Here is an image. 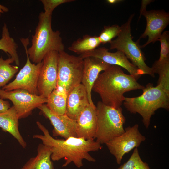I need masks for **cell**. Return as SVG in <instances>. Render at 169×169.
<instances>
[{"label": "cell", "instance_id": "6da1fadb", "mask_svg": "<svg viewBox=\"0 0 169 169\" xmlns=\"http://www.w3.org/2000/svg\"><path fill=\"white\" fill-rule=\"evenodd\" d=\"M36 124L43 134L35 135L33 138L40 140L43 144L50 148L52 161H58L64 158L65 161L62 167L73 163L77 168H80L83 166L84 159L95 162V159L89 152L98 151L103 148L101 144L94 139L87 140L73 136L64 139H55L40 122H36Z\"/></svg>", "mask_w": 169, "mask_h": 169}, {"label": "cell", "instance_id": "7a4b0ae2", "mask_svg": "<svg viewBox=\"0 0 169 169\" xmlns=\"http://www.w3.org/2000/svg\"><path fill=\"white\" fill-rule=\"evenodd\" d=\"M137 80L133 75L125 74L121 67L111 65L100 74L92 90L100 95L104 104L118 108L121 107L125 93L145 88Z\"/></svg>", "mask_w": 169, "mask_h": 169}, {"label": "cell", "instance_id": "3957f363", "mask_svg": "<svg viewBox=\"0 0 169 169\" xmlns=\"http://www.w3.org/2000/svg\"><path fill=\"white\" fill-rule=\"evenodd\" d=\"M38 18L35 33L32 36L31 45L27 51L30 61L35 64L42 62L48 53L53 51L59 52L65 49L60 32L52 29V15L42 11Z\"/></svg>", "mask_w": 169, "mask_h": 169}, {"label": "cell", "instance_id": "277c9868", "mask_svg": "<svg viewBox=\"0 0 169 169\" xmlns=\"http://www.w3.org/2000/svg\"><path fill=\"white\" fill-rule=\"evenodd\" d=\"M140 96L133 97H125L123 105L131 113L139 114L142 118L145 127L148 129L151 118L159 108L169 109V94L160 86H154L152 84H147Z\"/></svg>", "mask_w": 169, "mask_h": 169}, {"label": "cell", "instance_id": "5b68a950", "mask_svg": "<svg viewBox=\"0 0 169 169\" xmlns=\"http://www.w3.org/2000/svg\"><path fill=\"white\" fill-rule=\"evenodd\" d=\"M96 106L97 127L94 139L100 144H105L123 133L126 119L121 107L115 108L98 102Z\"/></svg>", "mask_w": 169, "mask_h": 169}, {"label": "cell", "instance_id": "8992f818", "mask_svg": "<svg viewBox=\"0 0 169 169\" xmlns=\"http://www.w3.org/2000/svg\"><path fill=\"white\" fill-rule=\"evenodd\" d=\"M134 14L131 15L127 21L120 27L121 30L117 38L111 40L110 49H116L123 53L131 63L141 70L144 74L154 77V73L151 68L145 63L146 58L141 49L140 40L134 42L131 33V23Z\"/></svg>", "mask_w": 169, "mask_h": 169}, {"label": "cell", "instance_id": "52a82bcc", "mask_svg": "<svg viewBox=\"0 0 169 169\" xmlns=\"http://www.w3.org/2000/svg\"><path fill=\"white\" fill-rule=\"evenodd\" d=\"M83 59L70 55L64 51L59 52L57 87L64 89L67 93L81 83Z\"/></svg>", "mask_w": 169, "mask_h": 169}, {"label": "cell", "instance_id": "ba28073f", "mask_svg": "<svg viewBox=\"0 0 169 169\" xmlns=\"http://www.w3.org/2000/svg\"><path fill=\"white\" fill-rule=\"evenodd\" d=\"M20 40L26 54V63L20 70L14 80L3 87L1 89L5 91L18 89H23L31 94L38 95L37 84L43 62L37 64H32L27 52V46L29 43V38H21Z\"/></svg>", "mask_w": 169, "mask_h": 169}, {"label": "cell", "instance_id": "9c48e42d", "mask_svg": "<svg viewBox=\"0 0 169 169\" xmlns=\"http://www.w3.org/2000/svg\"><path fill=\"white\" fill-rule=\"evenodd\" d=\"M146 139L139 131V125L135 124L126 128L123 133L105 144L110 153L115 158L117 164H120L124 155L138 147Z\"/></svg>", "mask_w": 169, "mask_h": 169}, {"label": "cell", "instance_id": "30bf717a", "mask_svg": "<svg viewBox=\"0 0 169 169\" xmlns=\"http://www.w3.org/2000/svg\"><path fill=\"white\" fill-rule=\"evenodd\" d=\"M0 98L8 99L12 102L19 119L27 117L34 109L48 101L47 98L21 89L5 91L0 89Z\"/></svg>", "mask_w": 169, "mask_h": 169}, {"label": "cell", "instance_id": "8fae6325", "mask_svg": "<svg viewBox=\"0 0 169 169\" xmlns=\"http://www.w3.org/2000/svg\"><path fill=\"white\" fill-rule=\"evenodd\" d=\"M59 52L47 53L44 58L37 84L38 95L47 98L57 87Z\"/></svg>", "mask_w": 169, "mask_h": 169}, {"label": "cell", "instance_id": "7c38bea8", "mask_svg": "<svg viewBox=\"0 0 169 169\" xmlns=\"http://www.w3.org/2000/svg\"><path fill=\"white\" fill-rule=\"evenodd\" d=\"M143 15L146 21V26L144 33L138 40L148 37L147 42L141 48L146 47L150 43L158 41L163 30L169 23V13L163 10L144 11Z\"/></svg>", "mask_w": 169, "mask_h": 169}, {"label": "cell", "instance_id": "4fadbf2b", "mask_svg": "<svg viewBox=\"0 0 169 169\" xmlns=\"http://www.w3.org/2000/svg\"><path fill=\"white\" fill-rule=\"evenodd\" d=\"M108 50V49L105 47H99L79 56L83 59L89 57L97 58L111 65L123 68L137 80L141 75L144 74L141 70L130 62L123 53L117 50L115 52H111Z\"/></svg>", "mask_w": 169, "mask_h": 169}, {"label": "cell", "instance_id": "5bb4252c", "mask_svg": "<svg viewBox=\"0 0 169 169\" xmlns=\"http://www.w3.org/2000/svg\"><path fill=\"white\" fill-rule=\"evenodd\" d=\"M42 114L48 119L53 126V136H60L66 139L71 137H77L76 121L66 114L58 115L53 113L45 104L38 108Z\"/></svg>", "mask_w": 169, "mask_h": 169}, {"label": "cell", "instance_id": "9a60e30c", "mask_svg": "<svg viewBox=\"0 0 169 169\" xmlns=\"http://www.w3.org/2000/svg\"><path fill=\"white\" fill-rule=\"evenodd\" d=\"M111 65L101 59L92 57L83 59V67L81 83L85 87L90 104L94 105L92 99L91 92L94 84L99 74Z\"/></svg>", "mask_w": 169, "mask_h": 169}, {"label": "cell", "instance_id": "2e32d148", "mask_svg": "<svg viewBox=\"0 0 169 169\" xmlns=\"http://www.w3.org/2000/svg\"><path fill=\"white\" fill-rule=\"evenodd\" d=\"M76 121L77 137L94 139L97 127L96 106L89 104L79 114Z\"/></svg>", "mask_w": 169, "mask_h": 169}, {"label": "cell", "instance_id": "e0dca14e", "mask_svg": "<svg viewBox=\"0 0 169 169\" xmlns=\"http://www.w3.org/2000/svg\"><path fill=\"white\" fill-rule=\"evenodd\" d=\"M89 104L86 89L81 83L67 93L65 114L76 120L81 112Z\"/></svg>", "mask_w": 169, "mask_h": 169}, {"label": "cell", "instance_id": "ac0fdd59", "mask_svg": "<svg viewBox=\"0 0 169 169\" xmlns=\"http://www.w3.org/2000/svg\"><path fill=\"white\" fill-rule=\"evenodd\" d=\"M17 113L13 106L6 111L0 113V128L10 134L23 148L27 144L21 135L18 129L19 122Z\"/></svg>", "mask_w": 169, "mask_h": 169}, {"label": "cell", "instance_id": "d6986e66", "mask_svg": "<svg viewBox=\"0 0 169 169\" xmlns=\"http://www.w3.org/2000/svg\"><path fill=\"white\" fill-rule=\"evenodd\" d=\"M37 156L31 158L24 164V169H54L51 159L52 152L48 146L40 144L37 149Z\"/></svg>", "mask_w": 169, "mask_h": 169}, {"label": "cell", "instance_id": "ffe728a7", "mask_svg": "<svg viewBox=\"0 0 169 169\" xmlns=\"http://www.w3.org/2000/svg\"><path fill=\"white\" fill-rule=\"evenodd\" d=\"M67 93L64 89L57 87L47 98L46 105L54 113L65 114Z\"/></svg>", "mask_w": 169, "mask_h": 169}, {"label": "cell", "instance_id": "44dd1931", "mask_svg": "<svg viewBox=\"0 0 169 169\" xmlns=\"http://www.w3.org/2000/svg\"><path fill=\"white\" fill-rule=\"evenodd\" d=\"M101 44L98 36L86 35L74 41L68 49L81 55L93 51Z\"/></svg>", "mask_w": 169, "mask_h": 169}, {"label": "cell", "instance_id": "7402d4cb", "mask_svg": "<svg viewBox=\"0 0 169 169\" xmlns=\"http://www.w3.org/2000/svg\"><path fill=\"white\" fill-rule=\"evenodd\" d=\"M1 38L0 39V50L9 54L13 58L16 66L20 65V60L17 49L18 46L14 39L10 37L6 24L4 23L2 28Z\"/></svg>", "mask_w": 169, "mask_h": 169}, {"label": "cell", "instance_id": "603a6c76", "mask_svg": "<svg viewBox=\"0 0 169 169\" xmlns=\"http://www.w3.org/2000/svg\"><path fill=\"white\" fill-rule=\"evenodd\" d=\"M151 68L154 74H159L157 85L169 94V59L163 61H156Z\"/></svg>", "mask_w": 169, "mask_h": 169}, {"label": "cell", "instance_id": "cb8c5ba5", "mask_svg": "<svg viewBox=\"0 0 169 169\" xmlns=\"http://www.w3.org/2000/svg\"><path fill=\"white\" fill-rule=\"evenodd\" d=\"M14 62L11 57L4 60L0 56V88L7 85L18 71V66L10 64Z\"/></svg>", "mask_w": 169, "mask_h": 169}, {"label": "cell", "instance_id": "d4e9b609", "mask_svg": "<svg viewBox=\"0 0 169 169\" xmlns=\"http://www.w3.org/2000/svg\"><path fill=\"white\" fill-rule=\"evenodd\" d=\"M117 169H150L148 164L141 159L137 148H135L129 159Z\"/></svg>", "mask_w": 169, "mask_h": 169}, {"label": "cell", "instance_id": "484cf974", "mask_svg": "<svg viewBox=\"0 0 169 169\" xmlns=\"http://www.w3.org/2000/svg\"><path fill=\"white\" fill-rule=\"evenodd\" d=\"M121 30V27L117 24L105 26L98 36L101 44L109 43L113 38L118 35Z\"/></svg>", "mask_w": 169, "mask_h": 169}, {"label": "cell", "instance_id": "4316f807", "mask_svg": "<svg viewBox=\"0 0 169 169\" xmlns=\"http://www.w3.org/2000/svg\"><path fill=\"white\" fill-rule=\"evenodd\" d=\"M158 41L161 44L160 55L158 60L162 61L169 59V32L166 31L162 33Z\"/></svg>", "mask_w": 169, "mask_h": 169}, {"label": "cell", "instance_id": "83f0119b", "mask_svg": "<svg viewBox=\"0 0 169 169\" xmlns=\"http://www.w3.org/2000/svg\"><path fill=\"white\" fill-rule=\"evenodd\" d=\"M44 13L47 14L52 15L54 9L58 6L66 3L74 1V0H41Z\"/></svg>", "mask_w": 169, "mask_h": 169}, {"label": "cell", "instance_id": "f1b7e54d", "mask_svg": "<svg viewBox=\"0 0 169 169\" xmlns=\"http://www.w3.org/2000/svg\"><path fill=\"white\" fill-rule=\"evenodd\" d=\"M10 107L9 102L0 98V113H3Z\"/></svg>", "mask_w": 169, "mask_h": 169}, {"label": "cell", "instance_id": "f546056e", "mask_svg": "<svg viewBox=\"0 0 169 169\" xmlns=\"http://www.w3.org/2000/svg\"><path fill=\"white\" fill-rule=\"evenodd\" d=\"M153 0H143L141 1V5L140 10V17L139 20L141 17L142 13L144 10H146V7L147 5L149 4L151 2H152Z\"/></svg>", "mask_w": 169, "mask_h": 169}, {"label": "cell", "instance_id": "4dcf8cb0", "mask_svg": "<svg viewBox=\"0 0 169 169\" xmlns=\"http://www.w3.org/2000/svg\"><path fill=\"white\" fill-rule=\"evenodd\" d=\"M8 11L9 9L7 7L0 4V17L2 14L7 12Z\"/></svg>", "mask_w": 169, "mask_h": 169}, {"label": "cell", "instance_id": "1f68e13d", "mask_svg": "<svg viewBox=\"0 0 169 169\" xmlns=\"http://www.w3.org/2000/svg\"><path fill=\"white\" fill-rule=\"evenodd\" d=\"M122 1V0H107L106 2L109 4L111 5H114L116 4H117L121 2Z\"/></svg>", "mask_w": 169, "mask_h": 169}, {"label": "cell", "instance_id": "d6a6232c", "mask_svg": "<svg viewBox=\"0 0 169 169\" xmlns=\"http://www.w3.org/2000/svg\"><path fill=\"white\" fill-rule=\"evenodd\" d=\"M21 169H23V168H21Z\"/></svg>", "mask_w": 169, "mask_h": 169}]
</instances>
